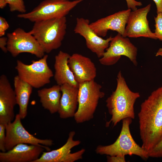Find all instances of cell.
Returning <instances> with one entry per match:
<instances>
[{
  "label": "cell",
  "instance_id": "cell-26",
  "mask_svg": "<svg viewBox=\"0 0 162 162\" xmlns=\"http://www.w3.org/2000/svg\"><path fill=\"white\" fill-rule=\"evenodd\" d=\"M8 23L4 17H0V37L3 36L6 31L9 28Z\"/></svg>",
  "mask_w": 162,
  "mask_h": 162
},
{
  "label": "cell",
  "instance_id": "cell-19",
  "mask_svg": "<svg viewBox=\"0 0 162 162\" xmlns=\"http://www.w3.org/2000/svg\"><path fill=\"white\" fill-rule=\"evenodd\" d=\"M70 56L68 53L60 51L55 56L54 78L59 86L66 83L78 87L79 84L76 81L68 64Z\"/></svg>",
  "mask_w": 162,
  "mask_h": 162
},
{
  "label": "cell",
  "instance_id": "cell-27",
  "mask_svg": "<svg viewBox=\"0 0 162 162\" xmlns=\"http://www.w3.org/2000/svg\"><path fill=\"white\" fill-rule=\"evenodd\" d=\"M127 3L128 9H130L134 11L137 10V6H140L142 5L141 2L135 0H125Z\"/></svg>",
  "mask_w": 162,
  "mask_h": 162
},
{
  "label": "cell",
  "instance_id": "cell-22",
  "mask_svg": "<svg viewBox=\"0 0 162 162\" xmlns=\"http://www.w3.org/2000/svg\"><path fill=\"white\" fill-rule=\"evenodd\" d=\"M9 4L11 12L18 11L21 14L25 13L26 10L23 0H5Z\"/></svg>",
  "mask_w": 162,
  "mask_h": 162
},
{
  "label": "cell",
  "instance_id": "cell-2",
  "mask_svg": "<svg viewBox=\"0 0 162 162\" xmlns=\"http://www.w3.org/2000/svg\"><path fill=\"white\" fill-rule=\"evenodd\" d=\"M115 90L106 100V106L111 116L110 120L106 122V127L111 123L113 126L124 119L135 117L134 105L140 97L139 93L134 92L128 87L121 71L116 77Z\"/></svg>",
  "mask_w": 162,
  "mask_h": 162
},
{
  "label": "cell",
  "instance_id": "cell-17",
  "mask_svg": "<svg viewBox=\"0 0 162 162\" xmlns=\"http://www.w3.org/2000/svg\"><path fill=\"white\" fill-rule=\"evenodd\" d=\"M68 64L79 84L94 80L96 76L95 65L88 57L79 53H74L70 56Z\"/></svg>",
  "mask_w": 162,
  "mask_h": 162
},
{
  "label": "cell",
  "instance_id": "cell-23",
  "mask_svg": "<svg viewBox=\"0 0 162 162\" xmlns=\"http://www.w3.org/2000/svg\"><path fill=\"white\" fill-rule=\"evenodd\" d=\"M154 17L155 29L154 34L158 39L162 41V12L157 13Z\"/></svg>",
  "mask_w": 162,
  "mask_h": 162
},
{
  "label": "cell",
  "instance_id": "cell-18",
  "mask_svg": "<svg viewBox=\"0 0 162 162\" xmlns=\"http://www.w3.org/2000/svg\"><path fill=\"white\" fill-rule=\"evenodd\" d=\"M60 88L62 96L58 112L59 117L62 119L73 117L78 106V87L66 83Z\"/></svg>",
  "mask_w": 162,
  "mask_h": 162
},
{
  "label": "cell",
  "instance_id": "cell-7",
  "mask_svg": "<svg viewBox=\"0 0 162 162\" xmlns=\"http://www.w3.org/2000/svg\"><path fill=\"white\" fill-rule=\"evenodd\" d=\"M48 55H44L38 60L32 61L30 64L17 60L15 69L18 75L22 80L35 88H40L50 83V78L54 75L48 65Z\"/></svg>",
  "mask_w": 162,
  "mask_h": 162
},
{
  "label": "cell",
  "instance_id": "cell-9",
  "mask_svg": "<svg viewBox=\"0 0 162 162\" xmlns=\"http://www.w3.org/2000/svg\"><path fill=\"white\" fill-rule=\"evenodd\" d=\"M137 49L127 37L118 34L110 41L109 47L102 57L99 59L100 63L105 66L116 64L122 56L127 57L135 66L137 65Z\"/></svg>",
  "mask_w": 162,
  "mask_h": 162
},
{
  "label": "cell",
  "instance_id": "cell-20",
  "mask_svg": "<svg viewBox=\"0 0 162 162\" xmlns=\"http://www.w3.org/2000/svg\"><path fill=\"white\" fill-rule=\"evenodd\" d=\"M14 82L17 104L19 107L18 114L21 119H23L27 115L28 101L33 87L21 79L18 75L14 77Z\"/></svg>",
  "mask_w": 162,
  "mask_h": 162
},
{
  "label": "cell",
  "instance_id": "cell-13",
  "mask_svg": "<svg viewBox=\"0 0 162 162\" xmlns=\"http://www.w3.org/2000/svg\"><path fill=\"white\" fill-rule=\"evenodd\" d=\"M89 20L83 18H77L74 29V33L85 39L87 47L95 53L98 58L102 57L113 37L104 39L98 35L90 26Z\"/></svg>",
  "mask_w": 162,
  "mask_h": 162
},
{
  "label": "cell",
  "instance_id": "cell-8",
  "mask_svg": "<svg viewBox=\"0 0 162 162\" xmlns=\"http://www.w3.org/2000/svg\"><path fill=\"white\" fill-rule=\"evenodd\" d=\"M21 118L18 113L16 115L13 122L6 125L5 147L8 151L16 145L26 144L40 146L47 151H50L49 146L53 144L51 139H41L34 136L24 128L21 121Z\"/></svg>",
  "mask_w": 162,
  "mask_h": 162
},
{
  "label": "cell",
  "instance_id": "cell-30",
  "mask_svg": "<svg viewBox=\"0 0 162 162\" xmlns=\"http://www.w3.org/2000/svg\"><path fill=\"white\" fill-rule=\"evenodd\" d=\"M155 3L157 13L162 12V0H152Z\"/></svg>",
  "mask_w": 162,
  "mask_h": 162
},
{
  "label": "cell",
  "instance_id": "cell-24",
  "mask_svg": "<svg viewBox=\"0 0 162 162\" xmlns=\"http://www.w3.org/2000/svg\"><path fill=\"white\" fill-rule=\"evenodd\" d=\"M149 157L162 158V138L153 149L148 153Z\"/></svg>",
  "mask_w": 162,
  "mask_h": 162
},
{
  "label": "cell",
  "instance_id": "cell-32",
  "mask_svg": "<svg viewBox=\"0 0 162 162\" xmlns=\"http://www.w3.org/2000/svg\"><path fill=\"white\" fill-rule=\"evenodd\" d=\"M156 56H162V48L158 49L155 54Z\"/></svg>",
  "mask_w": 162,
  "mask_h": 162
},
{
  "label": "cell",
  "instance_id": "cell-12",
  "mask_svg": "<svg viewBox=\"0 0 162 162\" xmlns=\"http://www.w3.org/2000/svg\"><path fill=\"white\" fill-rule=\"evenodd\" d=\"M75 134L74 131L70 132L64 145L56 149L43 152L40 157L34 162H74L82 159L85 151V149L71 153V149L81 143L79 140L73 139Z\"/></svg>",
  "mask_w": 162,
  "mask_h": 162
},
{
  "label": "cell",
  "instance_id": "cell-6",
  "mask_svg": "<svg viewBox=\"0 0 162 162\" xmlns=\"http://www.w3.org/2000/svg\"><path fill=\"white\" fill-rule=\"evenodd\" d=\"M84 0H45L28 13L20 14L18 17L35 22L65 17L78 4Z\"/></svg>",
  "mask_w": 162,
  "mask_h": 162
},
{
  "label": "cell",
  "instance_id": "cell-16",
  "mask_svg": "<svg viewBox=\"0 0 162 162\" xmlns=\"http://www.w3.org/2000/svg\"><path fill=\"white\" fill-rule=\"evenodd\" d=\"M45 148L26 144H20L4 152H0V162H34L38 159Z\"/></svg>",
  "mask_w": 162,
  "mask_h": 162
},
{
  "label": "cell",
  "instance_id": "cell-10",
  "mask_svg": "<svg viewBox=\"0 0 162 162\" xmlns=\"http://www.w3.org/2000/svg\"><path fill=\"white\" fill-rule=\"evenodd\" d=\"M7 37L8 50L14 57L23 52L34 55L38 58H41L44 55L42 48L29 32H26L19 28L13 32L8 33Z\"/></svg>",
  "mask_w": 162,
  "mask_h": 162
},
{
  "label": "cell",
  "instance_id": "cell-14",
  "mask_svg": "<svg viewBox=\"0 0 162 162\" xmlns=\"http://www.w3.org/2000/svg\"><path fill=\"white\" fill-rule=\"evenodd\" d=\"M131 10L128 9L100 18L90 24V26L100 37H105L109 30L115 31L124 37L125 29Z\"/></svg>",
  "mask_w": 162,
  "mask_h": 162
},
{
  "label": "cell",
  "instance_id": "cell-29",
  "mask_svg": "<svg viewBox=\"0 0 162 162\" xmlns=\"http://www.w3.org/2000/svg\"><path fill=\"white\" fill-rule=\"evenodd\" d=\"M7 37L3 36L0 37V48L1 50L5 53H6L8 51L7 47Z\"/></svg>",
  "mask_w": 162,
  "mask_h": 162
},
{
  "label": "cell",
  "instance_id": "cell-4",
  "mask_svg": "<svg viewBox=\"0 0 162 162\" xmlns=\"http://www.w3.org/2000/svg\"><path fill=\"white\" fill-rule=\"evenodd\" d=\"M132 119L130 118L123 119L120 133L116 141L110 145L98 146L96 153L110 156L134 155L144 160L147 159L149 157L148 152L135 142L131 134L130 126Z\"/></svg>",
  "mask_w": 162,
  "mask_h": 162
},
{
  "label": "cell",
  "instance_id": "cell-1",
  "mask_svg": "<svg viewBox=\"0 0 162 162\" xmlns=\"http://www.w3.org/2000/svg\"><path fill=\"white\" fill-rule=\"evenodd\" d=\"M138 117L142 147L148 153L162 138V86L141 104Z\"/></svg>",
  "mask_w": 162,
  "mask_h": 162
},
{
  "label": "cell",
  "instance_id": "cell-15",
  "mask_svg": "<svg viewBox=\"0 0 162 162\" xmlns=\"http://www.w3.org/2000/svg\"><path fill=\"white\" fill-rule=\"evenodd\" d=\"M16 95L7 77H0V124L6 125L14 120Z\"/></svg>",
  "mask_w": 162,
  "mask_h": 162
},
{
  "label": "cell",
  "instance_id": "cell-3",
  "mask_svg": "<svg viewBox=\"0 0 162 162\" xmlns=\"http://www.w3.org/2000/svg\"><path fill=\"white\" fill-rule=\"evenodd\" d=\"M66 17L34 22L29 32L38 41L45 52L59 48L66 32Z\"/></svg>",
  "mask_w": 162,
  "mask_h": 162
},
{
  "label": "cell",
  "instance_id": "cell-28",
  "mask_svg": "<svg viewBox=\"0 0 162 162\" xmlns=\"http://www.w3.org/2000/svg\"><path fill=\"white\" fill-rule=\"evenodd\" d=\"M107 161L108 162H125V156L116 155L110 156L107 155Z\"/></svg>",
  "mask_w": 162,
  "mask_h": 162
},
{
  "label": "cell",
  "instance_id": "cell-5",
  "mask_svg": "<svg viewBox=\"0 0 162 162\" xmlns=\"http://www.w3.org/2000/svg\"><path fill=\"white\" fill-rule=\"evenodd\" d=\"M102 86L94 80L79 84L78 107L74 116L77 123L92 119L99 100L105 96Z\"/></svg>",
  "mask_w": 162,
  "mask_h": 162
},
{
  "label": "cell",
  "instance_id": "cell-11",
  "mask_svg": "<svg viewBox=\"0 0 162 162\" xmlns=\"http://www.w3.org/2000/svg\"><path fill=\"white\" fill-rule=\"evenodd\" d=\"M151 6L149 4L144 7L131 11L125 27L124 37H143L158 39L154 33L151 31L147 19Z\"/></svg>",
  "mask_w": 162,
  "mask_h": 162
},
{
  "label": "cell",
  "instance_id": "cell-31",
  "mask_svg": "<svg viewBox=\"0 0 162 162\" xmlns=\"http://www.w3.org/2000/svg\"><path fill=\"white\" fill-rule=\"evenodd\" d=\"M7 3L5 0H0V8L3 9L7 5Z\"/></svg>",
  "mask_w": 162,
  "mask_h": 162
},
{
  "label": "cell",
  "instance_id": "cell-21",
  "mask_svg": "<svg viewBox=\"0 0 162 162\" xmlns=\"http://www.w3.org/2000/svg\"><path fill=\"white\" fill-rule=\"evenodd\" d=\"M61 92L60 86L57 84L38 91L42 106L51 114L58 112L62 96Z\"/></svg>",
  "mask_w": 162,
  "mask_h": 162
},
{
  "label": "cell",
  "instance_id": "cell-25",
  "mask_svg": "<svg viewBox=\"0 0 162 162\" xmlns=\"http://www.w3.org/2000/svg\"><path fill=\"white\" fill-rule=\"evenodd\" d=\"M6 125L0 124V150L1 152L6 151L5 147Z\"/></svg>",
  "mask_w": 162,
  "mask_h": 162
}]
</instances>
